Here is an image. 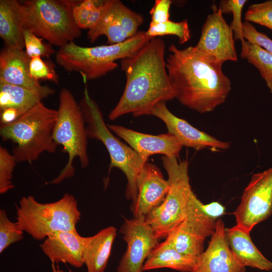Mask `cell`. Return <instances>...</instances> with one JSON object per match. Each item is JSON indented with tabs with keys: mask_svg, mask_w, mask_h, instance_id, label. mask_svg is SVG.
<instances>
[{
	"mask_svg": "<svg viewBox=\"0 0 272 272\" xmlns=\"http://www.w3.org/2000/svg\"><path fill=\"white\" fill-rule=\"evenodd\" d=\"M243 34L245 40L257 45L272 54V40L259 32L250 22H243Z\"/></svg>",
	"mask_w": 272,
	"mask_h": 272,
	"instance_id": "35",
	"label": "cell"
},
{
	"mask_svg": "<svg viewBox=\"0 0 272 272\" xmlns=\"http://www.w3.org/2000/svg\"><path fill=\"white\" fill-rule=\"evenodd\" d=\"M143 16L126 7L119 0H106L97 24L88 30L91 43L105 36L109 45L120 43L134 36L143 23Z\"/></svg>",
	"mask_w": 272,
	"mask_h": 272,
	"instance_id": "11",
	"label": "cell"
},
{
	"mask_svg": "<svg viewBox=\"0 0 272 272\" xmlns=\"http://www.w3.org/2000/svg\"><path fill=\"white\" fill-rule=\"evenodd\" d=\"M111 131L124 140L147 163L149 157L154 154H162L169 157H179L183 147L171 133L159 135L144 133L116 125L107 124Z\"/></svg>",
	"mask_w": 272,
	"mask_h": 272,
	"instance_id": "15",
	"label": "cell"
},
{
	"mask_svg": "<svg viewBox=\"0 0 272 272\" xmlns=\"http://www.w3.org/2000/svg\"><path fill=\"white\" fill-rule=\"evenodd\" d=\"M24 231L21 230L16 223L12 222L6 212L0 210V253H2L11 244L23 238Z\"/></svg>",
	"mask_w": 272,
	"mask_h": 272,
	"instance_id": "30",
	"label": "cell"
},
{
	"mask_svg": "<svg viewBox=\"0 0 272 272\" xmlns=\"http://www.w3.org/2000/svg\"><path fill=\"white\" fill-rule=\"evenodd\" d=\"M20 4L16 0L0 1V36L6 46L25 47Z\"/></svg>",
	"mask_w": 272,
	"mask_h": 272,
	"instance_id": "24",
	"label": "cell"
},
{
	"mask_svg": "<svg viewBox=\"0 0 272 272\" xmlns=\"http://www.w3.org/2000/svg\"><path fill=\"white\" fill-rule=\"evenodd\" d=\"M57 118V110L41 102L15 121L1 124L2 139L15 144L12 154L17 162L31 163L45 152H55L58 146L53 132Z\"/></svg>",
	"mask_w": 272,
	"mask_h": 272,
	"instance_id": "4",
	"label": "cell"
},
{
	"mask_svg": "<svg viewBox=\"0 0 272 272\" xmlns=\"http://www.w3.org/2000/svg\"><path fill=\"white\" fill-rule=\"evenodd\" d=\"M29 71L31 76L37 81H48L59 84V76L51 60H44L40 56L32 58L29 63Z\"/></svg>",
	"mask_w": 272,
	"mask_h": 272,
	"instance_id": "34",
	"label": "cell"
},
{
	"mask_svg": "<svg viewBox=\"0 0 272 272\" xmlns=\"http://www.w3.org/2000/svg\"><path fill=\"white\" fill-rule=\"evenodd\" d=\"M30 59L23 49L6 46L0 53V82L33 89L43 88L45 85L31 76Z\"/></svg>",
	"mask_w": 272,
	"mask_h": 272,
	"instance_id": "20",
	"label": "cell"
},
{
	"mask_svg": "<svg viewBox=\"0 0 272 272\" xmlns=\"http://www.w3.org/2000/svg\"><path fill=\"white\" fill-rule=\"evenodd\" d=\"M25 52L30 58L40 56L48 59L56 53L49 43H46L44 39L39 37L31 31L23 29Z\"/></svg>",
	"mask_w": 272,
	"mask_h": 272,
	"instance_id": "32",
	"label": "cell"
},
{
	"mask_svg": "<svg viewBox=\"0 0 272 272\" xmlns=\"http://www.w3.org/2000/svg\"><path fill=\"white\" fill-rule=\"evenodd\" d=\"M225 229L224 222L219 219L207 248L197 258L191 272H246L228 245Z\"/></svg>",
	"mask_w": 272,
	"mask_h": 272,
	"instance_id": "18",
	"label": "cell"
},
{
	"mask_svg": "<svg viewBox=\"0 0 272 272\" xmlns=\"http://www.w3.org/2000/svg\"><path fill=\"white\" fill-rule=\"evenodd\" d=\"M196 259L180 253L165 239L152 249L145 262L143 270L169 268L181 272H191Z\"/></svg>",
	"mask_w": 272,
	"mask_h": 272,
	"instance_id": "23",
	"label": "cell"
},
{
	"mask_svg": "<svg viewBox=\"0 0 272 272\" xmlns=\"http://www.w3.org/2000/svg\"><path fill=\"white\" fill-rule=\"evenodd\" d=\"M138 195L132 203L133 218L146 217L164 200L169 183L156 165L146 163L137 177Z\"/></svg>",
	"mask_w": 272,
	"mask_h": 272,
	"instance_id": "17",
	"label": "cell"
},
{
	"mask_svg": "<svg viewBox=\"0 0 272 272\" xmlns=\"http://www.w3.org/2000/svg\"><path fill=\"white\" fill-rule=\"evenodd\" d=\"M246 0H222L219 2V9L222 13H232L233 20L230 26L234 33V40H240L244 43L245 40L243 34L242 12Z\"/></svg>",
	"mask_w": 272,
	"mask_h": 272,
	"instance_id": "29",
	"label": "cell"
},
{
	"mask_svg": "<svg viewBox=\"0 0 272 272\" xmlns=\"http://www.w3.org/2000/svg\"><path fill=\"white\" fill-rule=\"evenodd\" d=\"M145 115H154L162 120L165 123L168 132L173 134L183 146L196 150L206 148L226 150L230 147L229 142L217 139L174 115L167 108L165 102L158 103Z\"/></svg>",
	"mask_w": 272,
	"mask_h": 272,
	"instance_id": "14",
	"label": "cell"
},
{
	"mask_svg": "<svg viewBox=\"0 0 272 272\" xmlns=\"http://www.w3.org/2000/svg\"><path fill=\"white\" fill-rule=\"evenodd\" d=\"M161 159L168 174L169 189L162 202L145 217L159 239L165 238L183 222L194 193L190 184L187 161H178L177 158L164 156Z\"/></svg>",
	"mask_w": 272,
	"mask_h": 272,
	"instance_id": "8",
	"label": "cell"
},
{
	"mask_svg": "<svg viewBox=\"0 0 272 272\" xmlns=\"http://www.w3.org/2000/svg\"><path fill=\"white\" fill-rule=\"evenodd\" d=\"M120 232L126 248L116 272H143L145 262L159 239L143 217L124 218Z\"/></svg>",
	"mask_w": 272,
	"mask_h": 272,
	"instance_id": "12",
	"label": "cell"
},
{
	"mask_svg": "<svg viewBox=\"0 0 272 272\" xmlns=\"http://www.w3.org/2000/svg\"><path fill=\"white\" fill-rule=\"evenodd\" d=\"M151 39L145 32L140 31L125 41L115 44L84 47L72 42L59 48L55 60L65 71L79 73L86 83L116 69V60L133 56Z\"/></svg>",
	"mask_w": 272,
	"mask_h": 272,
	"instance_id": "3",
	"label": "cell"
},
{
	"mask_svg": "<svg viewBox=\"0 0 272 272\" xmlns=\"http://www.w3.org/2000/svg\"><path fill=\"white\" fill-rule=\"evenodd\" d=\"M80 217L77 200L68 193L57 201L47 203L39 202L29 195L19 201L16 223L34 239L42 240L56 232L76 230Z\"/></svg>",
	"mask_w": 272,
	"mask_h": 272,
	"instance_id": "6",
	"label": "cell"
},
{
	"mask_svg": "<svg viewBox=\"0 0 272 272\" xmlns=\"http://www.w3.org/2000/svg\"><path fill=\"white\" fill-rule=\"evenodd\" d=\"M79 105L88 138L98 140L105 146L110 158L109 170L117 168L125 174L127 179L125 196L134 202L138 195L137 177L146 163L133 149L112 134L97 104L90 97L87 87Z\"/></svg>",
	"mask_w": 272,
	"mask_h": 272,
	"instance_id": "7",
	"label": "cell"
},
{
	"mask_svg": "<svg viewBox=\"0 0 272 272\" xmlns=\"http://www.w3.org/2000/svg\"><path fill=\"white\" fill-rule=\"evenodd\" d=\"M84 237L76 230L58 231L48 235L40 245L51 262L68 263L75 267L84 264Z\"/></svg>",
	"mask_w": 272,
	"mask_h": 272,
	"instance_id": "19",
	"label": "cell"
},
{
	"mask_svg": "<svg viewBox=\"0 0 272 272\" xmlns=\"http://www.w3.org/2000/svg\"><path fill=\"white\" fill-rule=\"evenodd\" d=\"M205 213L210 217L218 220L225 213L226 208L218 201H213L208 204L202 205Z\"/></svg>",
	"mask_w": 272,
	"mask_h": 272,
	"instance_id": "37",
	"label": "cell"
},
{
	"mask_svg": "<svg viewBox=\"0 0 272 272\" xmlns=\"http://www.w3.org/2000/svg\"><path fill=\"white\" fill-rule=\"evenodd\" d=\"M145 32L146 35L151 38L165 35H175L178 37L180 44L187 42L191 37L187 20L179 22L169 20L158 24L150 25Z\"/></svg>",
	"mask_w": 272,
	"mask_h": 272,
	"instance_id": "28",
	"label": "cell"
},
{
	"mask_svg": "<svg viewBox=\"0 0 272 272\" xmlns=\"http://www.w3.org/2000/svg\"><path fill=\"white\" fill-rule=\"evenodd\" d=\"M55 93L47 85L33 89L0 82L1 124L15 121Z\"/></svg>",
	"mask_w": 272,
	"mask_h": 272,
	"instance_id": "16",
	"label": "cell"
},
{
	"mask_svg": "<svg viewBox=\"0 0 272 272\" xmlns=\"http://www.w3.org/2000/svg\"><path fill=\"white\" fill-rule=\"evenodd\" d=\"M116 236V229L109 226L94 235L84 237L83 260L87 272H105Z\"/></svg>",
	"mask_w": 272,
	"mask_h": 272,
	"instance_id": "22",
	"label": "cell"
},
{
	"mask_svg": "<svg viewBox=\"0 0 272 272\" xmlns=\"http://www.w3.org/2000/svg\"><path fill=\"white\" fill-rule=\"evenodd\" d=\"M211 8L213 12L208 15L195 46L209 58L218 62L237 61L233 31L218 7L213 5Z\"/></svg>",
	"mask_w": 272,
	"mask_h": 272,
	"instance_id": "13",
	"label": "cell"
},
{
	"mask_svg": "<svg viewBox=\"0 0 272 272\" xmlns=\"http://www.w3.org/2000/svg\"><path fill=\"white\" fill-rule=\"evenodd\" d=\"M168 50L166 69L181 104L203 114L225 102L231 83L223 71V63L209 58L195 46L180 49L171 43Z\"/></svg>",
	"mask_w": 272,
	"mask_h": 272,
	"instance_id": "1",
	"label": "cell"
},
{
	"mask_svg": "<svg viewBox=\"0 0 272 272\" xmlns=\"http://www.w3.org/2000/svg\"><path fill=\"white\" fill-rule=\"evenodd\" d=\"M180 253L194 258L204 251L206 238L197 235L183 222L172 230L165 238Z\"/></svg>",
	"mask_w": 272,
	"mask_h": 272,
	"instance_id": "25",
	"label": "cell"
},
{
	"mask_svg": "<svg viewBox=\"0 0 272 272\" xmlns=\"http://www.w3.org/2000/svg\"><path fill=\"white\" fill-rule=\"evenodd\" d=\"M75 1L27 0L20 2L23 29L61 47L82 35L73 14Z\"/></svg>",
	"mask_w": 272,
	"mask_h": 272,
	"instance_id": "5",
	"label": "cell"
},
{
	"mask_svg": "<svg viewBox=\"0 0 272 272\" xmlns=\"http://www.w3.org/2000/svg\"><path fill=\"white\" fill-rule=\"evenodd\" d=\"M170 0H156L150 11L151 19L150 25H155L169 20L170 8L172 4Z\"/></svg>",
	"mask_w": 272,
	"mask_h": 272,
	"instance_id": "36",
	"label": "cell"
},
{
	"mask_svg": "<svg viewBox=\"0 0 272 272\" xmlns=\"http://www.w3.org/2000/svg\"><path fill=\"white\" fill-rule=\"evenodd\" d=\"M52 269L53 272H64L62 270L60 269L58 266H55L54 264H52Z\"/></svg>",
	"mask_w": 272,
	"mask_h": 272,
	"instance_id": "38",
	"label": "cell"
},
{
	"mask_svg": "<svg viewBox=\"0 0 272 272\" xmlns=\"http://www.w3.org/2000/svg\"><path fill=\"white\" fill-rule=\"evenodd\" d=\"M14 156L8 149L0 146V193L4 194L14 187L13 173L17 163Z\"/></svg>",
	"mask_w": 272,
	"mask_h": 272,
	"instance_id": "31",
	"label": "cell"
},
{
	"mask_svg": "<svg viewBox=\"0 0 272 272\" xmlns=\"http://www.w3.org/2000/svg\"><path fill=\"white\" fill-rule=\"evenodd\" d=\"M244 20L272 30V0L250 5L245 14Z\"/></svg>",
	"mask_w": 272,
	"mask_h": 272,
	"instance_id": "33",
	"label": "cell"
},
{
	"mask_svg": "<svg viewBox=\"0 0 272 272\" xmlns=\"http://www.w3.org/2000/svg\"><path fill=\"white\" fill-rule=\"evenodd\" d=\"M106 0L75 1L73 9L74 20L81 30L93 28L99 22Z\"/></svg>",
	"mask_w": 272,
	"mask_h": 272,
	"instance_id": "27",
	"label": "cell"
},
{
	"mask_svg": "<svg viewBox=\"0 0 272 272\" xmlns=\"http://www.w3.org/2000/svg\"><path fill=\"white\" fill-rule=\"evenodd\" d=\"M236 225L248 232L272 215V167L254 174L233 212Z\"/></svg>",
	"mask_w": 272,
	"mask_h": 272,
	"instance_id": "10",
	"label": "cell"
},
{
	"mask_svg": "<svg viewBox=\"0 0 272 272\" xmlns=\"http://www.w3.org/2000/svg\"><path fill=\"white\" fill-rule=\"evenodd\" d=\"M165 42L151 38L136 54L121 60L126 77L123 94L108 117L114 120L128 113L145 115L156 104L176 98L165 59Z\"/></svg>",
	"mask_w": 272,
	"mask_h": 272,
	"instance_id": "2",
	"label": "cell"
},
{
	"mask_svg": "<svg viewBox=\"0 0 272 272\" xmlns=\"http://www.w3.org/2000/svg\"><path fill=\"white\" fill-rule=\"evenodd\" d=\"M57 118L54 126L53 139L62 146L68 155V160L59 175L50 183L57 184L74 175L73 165L75 158L79 159L81 168L89 163L88 154V136L85 122L79 104L72 92L66 88L59 95Z\"/></svg>",
	"mask_w": 272,
	"mask_h": 272,
	"instance_id": "9",
	"label": "cell"
},
{
	"mask_svg": "<svg viewBox=\"0 0 272 272\" xmlns=\"http://www.w3.org/2000/svg\"><path fill=\"white\" fill-rule=\"evenodd\" d=\"M240 57L246 59L259 71L272 93V54L246 40L241 43Z\"/></svg>",
	"mask_w": 272,
	"mask_h": 272,
	"instance_id": "26",
	"label": "cell"
},
{
	"mask_svg": "<svg viewBox=\"0 0 272 272\" xmlns=\"http://www.w3.org/2000/svg\"><path fill=\"white\" fill-rule=\"evenodd\" d=\"M225 236L232 254L241 265L262 270H272V262L255 246L249 232L236 225L225 228Z\"/></svg>",
	"mask_w": 272,
	"mask_h": 272,
	"instance_id": "21",
	"label": "cell"
}]
</instances>
